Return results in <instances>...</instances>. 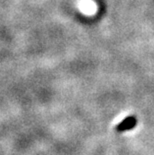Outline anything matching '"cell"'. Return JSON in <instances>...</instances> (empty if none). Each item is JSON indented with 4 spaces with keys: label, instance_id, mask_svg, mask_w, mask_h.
Instances as JSON below:
<instances>
[{
    "label": "cell",
    "instance_id": "6da1fadb",
    "mask_svg": "<svg viewBox=\"0 0 154 155\" xmlns=\"http://www.w3.org/2000/svg\"><path fill=\"white\" fill-rule=\"evenodd\" d=\"M136 123H137V120L135 116H128L117 125L116 130L118 131V132H124V131L133 129V128L136 126Z\"/></svg>",
    "mask_w": 154,
    "mask_h": 155
}]
</instances>
